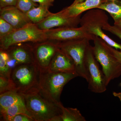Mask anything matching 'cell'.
<instances>
[{
  "instance_id": "obj_18",
  "label": "cell",
  "mask_w": 121,
  "mask_h": 121,
  "mask_svg": "<svg viewBox=\"0 0 121 121\" xmlns=\"http://www.w3.org/2000/svg\"><path fill=\"white\" fill-rule=\"evenodd\" d=\"M22 102L23 101L21 95L15 91H9L0 94V111Z\"/></svg>"
},
{
  "instance_id": "obj_32",
  "label": "cell",
  "mask_w": 121,
  "mask_h": 121,
  "mask_svg": "<svg viewBox=\"0 0 121 121\" xmlns=\"http://www.w3.org/2000/svg\"><path fill=\"white\" fill-rule=\"evenodd\" d=\"M84 0H74V2H73V3L71 4H77V3L82 2V1H84Z\"/></svg>"
},
{
  "instance_id": "obj_16",
  "label": "cell",
  "mask_w": 121,
  "mask_h": 121,
  "mask_svg": "<svg viewBox=\"0 0 121 121\" xmlns=\"http://www.w3.org/2000/svg\"><path fill=\"white\" fill-rule=\"evenodd\" d=\"M49 7L39 4L26 13V16L33 24H37L44 20L52 13L48 10Z\"/></svg>"
},
{
  "instance_id": "obj_27",
  "label": "cell",
  "mask_w": 121,
  "mask_h": 121,
  "mask_svg": "<svg viewBox=\"0 0 121 121\" xmlns=\"http://www.w3.org/2000/svg\"><path fill=\"white\" fill-rule=\"evenodd\" d=\"M17 0H0V8L9 6H16Z\"/></svg>"
},
{
  "instance_id": "obj_23",
  "label": "cell",
  "mask_w": 121,
  "mask_h": 121,
  "mask_svg": "<svg viewBox=\"0 0 121 121\" xmlns=\"http://www.w3.org/2000/svg\"><path fill=\"white\" fill-rule=\"evenodd\" d=\"M15 29L8 22L0 17V39L10 34Z\"/></svg>"
},
{
  "instance_id": "obj_29",
  "label": "cell",
  "mask_w": 121,
  "mask_h": 121,
  "mask_svg": "<svg viewBox=\"0 0 121 121\" xmlns=\"http://www.w3.org/2000/svg\"><path fill=\"white\" fill-rule=\"evenodd\" d=\"M35 3H39V4L43 5L48 7L53 5V3L55 0H32Z\"/></svg>"
},
{
  "instance_id": "obj_31",
  "label": "cell",
  "mask_w": 121,
  "mask_h": 121,
  "mask_svg": "<svg viewBox=\"0 0 121 121\" xmlns=\"http://www.w3.org/2000/svg\"><path fill=\"white\" fill-rule=\"evenodd\" d=\"M114 25L118 27L119 28L121 29V21L118 22H114Z\"/></svg>"
},
{
  "instance_id": "obj_22",
  "label": "cell",
  "mask_w": 121,
  "mask_h": 121,
  "mask_svg": "<svg viewBox=\"0 0 121 121\" xmlns=\"http://www.w3.org/2000/svg\"><path fill=\"white\" fill-rule=\"evenodd\" d=\"M37 3L32 0H17L16 7L17 9L26 13L32 9L38 6Z\"/></svg>"
},
{
  "instance_id": "obj_20",
  "label": "cell",
  "mask_w": 121,
  "mask_h": 121,
  "mask_svg": "<svg viewBox=\"0 0 121 121\" xmlns=\"http://www.w3.org/2000/svg\"><path fill=\"white\" fill-rule=\"evenodd\" d=\"M62 109L60 121H86V118L77 108H66L60 102V104Z\"/></svg>"
},
{
  "instance_id": "obj_25",
  "label": "cell",
  "mask_w": 121,
  "mask_h": 121,
  "mask_svg": "<svg viewBox=\"0 0 121 121\" xmlns=\"http://www.w3.org/2000/svg\"><path fill=\"white\" fill-rule=\"evenodd\" d=\"M103 29L115 35L121 39V29L117 26L114 25L112 26L108 23L103 27Z\"/></svg>"
},
{
  "instance_id": "obj_1",
  "label": "cell",
  "mask_w": 121,
  "mask_h": 121,
  "mask_svg": "<svg viewBox=\"0 0 121 121\" xmlns=\"http://www.w3.org/2000/svg\"><path fill=\"white\" fill-rule=\"evenodd\" d=\"M20 95L26 109L35 121H60V104L45 97L39 90Z\"/></svg>"
},
{
  "instance_id": "obj_14",
  "label": "cell",
  "mask_w": 121,
  "mask_h": 121,
  "mask_svg": "<svg viewBox=\"0 0 121 121\" xmlns=\"http://www.w3.org/2000/svg\"><path fill=\"white\" fill-rule=\"evenodd\" d=\"M48 70L53 72H75L73 61L67 54L59 48L52 58Z\"/></svg>"
},
{
  "instance_id": "obj_10",
  "label": "cell",
  "mask_w": 121,
  "mask_h": 121,
  "mask_svg": "<svg viewBox=\"0 0 121 121\" xmlns=\"http://www.w3.org/2000/svg\"><path fill=\"white\" fill-rule=\"evenodd\" d=\"M47 39L57 42L69 41L81 39L94 40L95 36L89 34L82 26L62 27L45 31Z\"/></svg>"
},
{
  "instance_id": "obj_28",
  "label": "cell",
  "mask_w": 121,
  "mask_h": 121,
  "mask_svg": "<svg viewBox=\"0 0 121 121\" xmlns=\"http://www.w3.org/2000/svg\"><path fill=\"white\" fill-rule=\"evenodd\" d=\"M108 47L111 53L121 64V50L119 51L108 44Z\"/></svg>"
},
{
  "instance_id": "obj_8",
  "label": "cell",
  "mask_w": 121,
  "mask_h": 121,
  "mask_svg": "<svg viewBox=\"0 0 121 121\" xmlns=\"http://www.w3.org/2000/svg\"><path fill=\"white\" fill-rule=\"evenodd\" d=\"M84 63L87 73L88 89L94 93H104L106 91L108 85L103 71L100 69L99 63L94 55L93 47L90 44L87 48Z\"/></svg>"
},
{
  "instance_id": "obj_2",
  "label": "cell",
  "mask_w": 121,
  "mask_h": 121,
  "mask_svg": "<svg viewBox=\"0 0 121 121\" xmlns=\"http://www.w3.org/2000/svg\"><path fill=\"white\" fill-rule=\"evenodd\" d=\"M78 76L75 72L40 71L39 91L50 100L58 104L60 102V95L64 87L69 81Z\"/></svg>"
},
{
  "instance_id": "obj_6",
  "label": "cell",
  "mask_w": 121,
  "mask_h": 121,
  "mask_svg": "<svg viewBox=\"0 0 121 121\" xmlns=\"http://www.w3.org/2000/svg\"><path fill=\"white\" fill-rule=\"evenodd\" d=\"M45 31L40 30L35 24L30 23L22 28L15 29L0 39V48L7 50L16 44L36 43L47 40Z\"/></svg>"
},
{
  "instance_id": "obj_17",
  "label": "cell",
  "mask_w": 121,
  "mask_h": 121,
  "mask_svg": "<svg viewBox=\"0 0 121 121\" xmlns=\"http://www.w3.org/2000/svg\"><path fill=\"white\" fill-rule=\"evenodd\" d=\"M96 9L107 12L114 22L121 21V1L106 0L102 3Z\"/></svg>"
},
{
  "instance_id": "obj_9",
  "label": "cell",
  "mask_w": 121,
  "mask_h": 121,
  "mask_svg": "<svg viewBox=\"0 0 121 121\" xmlns=\"http://www.w3.org/2000/svg\"><path fill=\"white\" fill-rule=\"evenodd\" d=\"M32 48L35 64L40 71L45 70L58 49V42L47 40L33 43Z\"/></svg>"
},
{
  "instance_id": "obj_13",
  "label": "cell",
  "mask_w": 121,
  "mask_h": 121,
  "mask_svg": "<svg viewBox=\"0 0 121 121\" xmlns=\"http://www.w3.org/2000/svg\"><path fill=\"white\" fill-rule=\"evenodd\" d=\"M0 17L10 24L15 29L22 28L31 23L26 13L16 6L0 8Z\"/></svg>"
},
{
  "instance_id": "obj_7",
  "label": "cell",
  "mask_w": 121,
  "mask_h": 121,
  "mask_svg": "<svg viewBox=\"0 0 121 121\" xmlns=\"http://www.w3.org/2000/svg\"><path fill=\"white\" fill-rule=\"evenodd\" d=\"M90 40L81 39L58 42L59 48L67 54L73 62L75 72L78 76L87 80V74L85 68V55L90 44Z\"/></svg>"
},
{
  "instance_id": "obj_11",
  "label": "cell",
  "mask_w": 121,
  "mask_h": 121,
  "mask_svg": "<svg viewBox=\"0 0 121 121\" xmlns=\"http://www.w3.org/2000/svg\"><path fill=\"white\" fill-rule=\"evenodd\" d=\"M32 43L18 44L11 46L5 50L9 56L8 64L11 69L17 65L35 64Z\"/></svg>"
},
{
  "instance_id": "obj_33",
  "label": "cell",
  "mask_w": 121,
  "mask_h": 121,
  "mask_svg": "<svg viewBox=\"0 0 121 121\" xmlns=\"http://www.w3.org/2000/svg\"><path fill=\"white\" fill-rule=\"evenodd\" d=\"M107 1H121V0H106Z\"/></svg>"
},
{
  "instance_id": "obj_3",
  "label": "cell",
  "mask_w": 121,
  "mask_h": 121,
  "mask_svg": "<svg viewBox=\"0 0 121 121\" xmlns=\"http://www.w3.org/2000/svg\"><path fill=\"white\" fill-rule=\"evenodd\" d=\"M40 73V70L35 64L13 68L9 78L13 91L21 94L39 90Z\"/></svg>"
},
{
  "instance_id": "obj_26",
  "label": "cell",
  "mask_w": 121,
  "mask_h": 121,
  "mask_svg": "<svg viewBox=\"0 0 121 121\" xmlns=\"http://www.w3.org/2000/svg\"><path fill=\"white\" fill-rule=\"evenodd\" d=\"M11 121H35V120L27 115L20 114L13 117Z\"/></svg>"
},
{
  "instance_id": "obj_24",
  "label": "cell",
  "mask_w": 121,
  "mask_h": 121,
  "mask_svg": "<svg viewBox=\"0 0 121 121\" xmlns=\"http://www.w3.org/2000/svg\"><path fill=\"white\" fill-rule=\"evenodd\" d=\"M11 91L13 90L9 79L0 76V94Z\"/></svg>"
},
{
  "instance_id": "obj_4",
  "label": "cell",
  "mask_w": 121,
  "mask_h": 121,
  "mask_svg": "<svg viewBox=\"0 0 121 121\" xmlns=\"http://www.w3.org/2000/svg\"><path fill=\"white\" fill-rule=\"evenodd\" d=\"M94 55L101 65L107 84L121 75V64L111 52L108 44L100 37L95 36L93 40Z\"/></svg>"
},
{
  "instance_id": "obj_5",
  "label": "cell",
  "mask_w": 121,
  "mask_h": 121,
  "mask_svg": "<svg viewBox=\"0 0 121 121\" xmlns=\"http://www.w3.org/2000/svg\"><path fill=\"white\" fill-rule=\"evenodd\" d=\"M108 16L105 11L99 9H90L81 17L80 26L89 34L103 39L108 45L117 50H121V45L113 40L103 32V28L108 23Z\"/></svg>"
},
{
  "instance_id": "obj_19",
  "label": "cell",
  "mask_w": 121,
  "mask_h": 121,
  "mask_svg": "<svg viewBox=\"0 0 121 121\" xmlns=\"http://www.w3.org/2000/svg\"><path fill=\"white\" fill-rule=\"evenodd\" d=\"M0 111L1 117L4 121H11L13 117L20 114H27L31 117L26 109L24 102L14 104Z\"/></svg>"
},
{
  "instance_id": "obj_15",
  "label": "cell",
  "mask_w": 121,
  "mask_h": 121,
  "mask_svg": "<svg viewBox=\"0 0 121 121\" xmlns=\"http://www.w3.org/2000/svg\"><path fill=\"white\" fill-rule=\"evenodd\" d=\"M106 0H85L82 2L63 9L60 12L64 16L68 17H76L82 13L90 9L97 8L102 2Z\"/></svg>"
},
{
  "instance_id": "obj_21",
  "label": "cell",
  "mask_w": 121,
  "mask_h": 121,
  "mask_svg": "<svg viewBox=\"0 0 121 121\" xmlns=\"http://www.w3.org/2000/svg\"><path fill=\"white\" fill-rule=\"evenodd\" d=\"M9 59L7 51L0 48V76L9 79L12 69L8 64Z\"/></svg>"
},
{
  "instance_id": "obj_12",
  "label": "cell",
  "mask_w": 121,
  "mask_h": 121,
  "mask_svg": "<svg viewBox=\"0 0 121 121\" xmlns=\"http://www.w3.org/2000/svg\"><path fill=\"white\" fill-rule=\"evenodd\" d=\"M81 15L75 17H67L60 11L57 13H52L36 24L39 29L44 31L56 27H77L80 24Z\"/></svg>"
},
{
  "instance_id": "obj_30",
  "label": "cell",
  "mask_w": 121,
  "mask_h": 121,
  "mask_svg": "<svg viewBox=\"0 0 121 121\" xmlns=\"http://www.w3.org/2000/svg\"><path fill=\"white\" fill-rule=\"evenodd\" d=\"M113 95L114 97L118 98V99H119V100L121 102V92H113Z\"/></svg>"
}]
</instances>
